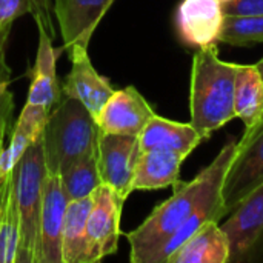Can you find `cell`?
Listing matches in <instances>:
<instances>
[{"mask_svg":"<svg viewBox=\"0 0 263 263\" xmlns=\"http://www.w3.org/2000/svg\"><path fill=\"white\" fill-rule=\"evenodd\" d=\"M236 151L237 140L228 142L203 171L190 182L179 180L173 196L157 205L136 230L126 234L131 262L149 263L153 254L206 199L222 193L223 179Z\"/></svg>","mask_w":263,"mask_h":263,"instance_id":"6da1fadb","label":"cell"},{"mask_svg":"<svg viewBox=\"0 0 263 263\" xmlns=\"http://www.w3.org/2000/svg\"><path fill=\"white\" fill-rule=\"evenodd\" d=\"M237 63L219 57L217 43L199 48L193 57L190 79L191 125L203 140L228 122L234 114V79Z\"/></svg>","mask_w":263,"mask_h":263,"instance_id":"7a4b0ae2","label":"cell"},{"mask_svg":"<svg viewBox=\"0 0 263 263\" xmlns=\"http://www.w3.org/2000/svg\"><path fill=\"white\" fill-rule=\"evenodd\" d=\"M42 139L46 173L60 176L72 163L97 154L99 126L79 100L62 96L49 112Z\"/></svg>","mask_w":263,"mask_h":263,"instance_id":"3957f363","label":"cell"},{"mask_svg":"<svg viewBox=\"0 0 263 263\" xmlns=\"http://www.w3.org/2000/svg\"><path fill=\"white\" fill-rule=\"evenodd\" d=\"M46 176L43 139L34 142L14 166V194L18 213V243L14 263H37L39 220Z\"/></svg>","mask_w":263,"mask_h":263,"instance_id":"277c9868","label":"cell"},{"mask_svg":"<svg viewBox=\"0 0 263 263\" xmlns=\"http://www.w3.org/2000/svg\"><path fill=\"white\" fill-rule=\"evenodd\" d=\"M263 183V122L245 129L222 185V200L230 214L251 191Z\"/></svg>","mask_w":263,"mask_h":263,"instance_id":"5b68a950","label":"cell"},{"mask_svg":"<svg viewBox=\"0 0 263 263\" xmlns=\"http://www.w3.org/2000/svg\"><path fill=\"white\" fill-rule=\"evenodd\" d=\"M123 203L125 199L103 183L92 193V206L86 220L83 263L99 262L117 253Z\"/></svg>","mask_w":263,"mask_h":263,"instance_id":"8992f818","label":"cell"},{"mask_svg":"<svg viewBox=\"0 0 263 263\" xmlns=\"http://www.w3.org/2000/svg\"><path fill=\"white\" fill-rule=\"evenodd\" d=\"M140 153L139 136L99 131L97 168L100 180L125 200L133 193V179Z\"/></svg>","mask_w":263,"mask_h":263,"instance_id":"52a82bcc","label":"cell"},{"mask_svg":"<svg viewBox=\"0 0 263 263\" xmlns=\"http://www.w3.org/2000/svg\"><path fill=\"white\" fill-rule=\"evenodd\" d=\"M66 52L71 69L62 85V96L79 100L96 119L116 89L109 80L100 76L92 66L86 46L76 45Z\"/></svg>","mask_w":263,"mask_h":263,"instance_id":"ba28073f","label":"cell"},{"mask_svg":"<svg viewBox=\"0 0 263 263\" xmlns=\"http://www.w3.org/2000/svg\"><path fill=\"white\" fill-rule=\"evenodd\" d=\"M153 106L134 86L116 89L100 112L96 123L100 133L139 136L154 116Z\"/></svg>","mask_w":263,"mask_h":263,"instance_id":"9c48e42d","label":"cell"},{"mask_svg":"<svg viewBox=\"0 0 263 263\" xmlns=\"http://www.w3.org/2000/svg\"><path fill=\"white\" fill-rule=\"evenodd\" d=\"M68 199L59 176L46 173L42 190L37 263H62V228Z\"/></svg>","mask_w":263,"mask_h":263,"instance_id":"30bf717a","label":"cell"},{"mask_svg":"<svg viewBox=\"0 0 263 263\" xmlns=\"http://www.w3.org/2000/svg\"><path fill=\"white\" fill-rule=\"evenodd\" d=\"M225 20L220 0H182L176 9V28L180 40L194 48L219 42Z\"/></svg>","mask_w":263,"mask_h":263,"instance_id":"8fae6325","label":"cell"},{"mask_svg":"<svg viewBox=\"0 0 263 263\" xmlns=\"http://www.w3.org/2000/svg\"><path fill=\"white\" fill-rule=\"evenodd\" d=\"M112 3L114 0H52L63 51L76 45L88 48L96 28Z\"/></svg>","mask_w":263,"mask_h":263,"instance_id":"7c38bea8","label":"cell"},{"mask_svg":"<svg viewBox=\"0 0 263 263\" xmlns=\"http://www.w3.org/2000/svg\"><path fill=\"white\" fill-rule=\"evenodd\" d=\"M220 227L230 240V262H240L263 239V183L230 213Z\"/></svg>","mask_w":263,"mask_h":263,"instance_id":"4fadbf2b","label":"cell"},{"mask_svg":"<svg viewBox=\"0 0 263 263\" xmlns=\"http://www.w3.org/2000/svg\"><path fill=\"white\" fill-rule=\"evenodd\" d=\"M39 28V48L31 74V86L26 103L39 105L52 111L62 99V88L57 79V51L52 46V37L43 26Z\"/></svg>","mask_w":263,"mask_h":263,"instance_id":"5bb4252c","label":"cell"},{"mask_svg":"<svg viewBox=\"0 0 263 263\" xmlns=\"http://www.w3.org/2000/svg\"><path fill=\"white\" fill-rule=\"evenodd\" d=\"M202 136L191 123H180L154 114L139 134L142 151L166 149L188 157L200 143Z\"/></svg>","mask_w":263,"mask_h":263,"instance_id":"9a60e30c","label":"cell"},{"mask_svg":"<svg viewBox=\"0 0 263 263\" xmlns=\"http://www.w3.org/2000/svg\"><path fill=\"white\" fill-rule=\"evenodd\" d=\"M230 240L217 220L206 222L185 243H182L166 263H230Z\"/></svg>","mask_w":263,"mask_h":263,"instance_id":"2e32d148","label":"cell"},{"mask_svg":"<svg viewBox=\"0 0 263 263\" xmlns=\"http://www.w3.org/2000/svg\"><path fill=\"white\" fill-rule=\"evenodd\" d=\"M186 157L166 149L142 151L136 165L133 191H156L174 186L180 179V168Z\"/></svg>","mask_w":263,"mask_h":263,"instance_id":"e0dca14e","label":"cell"},{"mask_svg":"<svg viewBox=\"0 0 263 263\" xmlns=\"http://www.w3.org/2000/svg\"><path fill=\"white\" fill-rule=\"evenodd\" d=\"M49 112L51 111L43 106L25 103L17 122L12 126L9 146L3 151L0 162L2 173L11 171L20 160L23 153L42 137Z\"/></svg>","mask_w":263,"mask_h":263,"instance_id":"ac0fdd59","label":"cell"},{"mask_svg":"<svg viewBox=\"0 0 263 263\" xmlns=\"http://www.w3.org/2000/svg\"><path fill=\"white\" fill-rule=\"evenodd\" d=\"M234 114L253 128L263 114V77L257 65H237L234 79Z\"/></svg>","mask_w":263,"mask_h":263,"instance_id":"d6986e66","label":"cell"},{"mask_svg":"<svg viewBox=\"0 0 263 263\" xmlns=\"http://www.w3.org/2000/svg\"><path fill=\"white\" fill-rule=\"evenodd\" d=\"M92 206V194L69 200L62 228V263H83L86 247V220Z\"/></svg>","mask_w":263,"mask_h":263,"instance_id":"ffe728a7","label":"cell"},{"mask_svg":"<svg viewBox=\"0 0 263 263\" xmlns=\"http://www.w3.org/2000/svg\"><path fill=\"white\" fill-rule=\"evenodd\" d=\"M227 216V210L223 206L222 193L206 199L171 236L170 239L153 254L149 263H166V259L182 245L185 243L199 228H202L210 220H217Z\"/></svg>","mask_w":263,"mask_h":263,"instance_id":"44dd1931","label":"cell"},{"mask_svg":"<svg viewBox=\"0 0 263 263\" xmlns=\"http://www.w3.org/2000/svg\"><path fill=\"white\" fill-rule=\"evenodd\" d=\"M0 210V263H14L18 243V213L14 194V168L2 176Z\"/></svg>","mask_w":263,"mask_h":263,"instance_id":"7402d4cb","label":"cell"},{"mask_svg":"<svg viewBox=\"0 0 263 263\" xmlns=\"http://www.w3.org/2000/svg\"><path fill=\"white\" fill-rule=\"evenodd\" d=\"M59 179L68 202L91 196L99 185H102L97 168V154L72 163L59 176Z\"/></svg>","mask_w":263,"mask_h":263,"instance_id":"603a6c76","label":"cell"},{"mask_svg":"<svg viewBox=\"0 0 263 263\" xmlns=\"http://www.w3.org/2000/svg\"><path fill=\"white\" fill-rule=\"evenodd\" d=\"M219 42L234 46L263 43V15H225Z\"/></svg>","mask_w":263,"mask_h":263,"instance_id":"cb8c5ba5","label":"cell"},{"mask_svg":"<svg viewBox=\"0 0 263 263\" xmlns=\"http://www.w3.org/2000/svg\"><path fill=\"white\" fill-rule=\"evenodd\" d=\"M35 0H0V29L12 25L23 14H34Z\"/></svg>","mask_w":263,"mask_h":263,"instance_id":"d4e9b609","label":"cell"},{"mask_svg":"<svg viewBox=\"0 0 263 263\" xmlns=\"http://www.w3.org/2000/svg\"><path fill=\"white\" fill-rule=\"evenodd\" d=\"M11 77L0 79V131L8 129L11 123V114L14 109V99L9 91Z\"/></svg>","mask_w":263,"mask_h":263,"instance_id":"484cf974","label":"cell"},{"mask_svg":"<svg viewBox=\"0 0 263 263\" xmlns=\"http://www.w3.org/2000/svg\"><path fill=\"white\" fill-rule=\"evenodd\" d=\"M225 15H263V0H233L223 5Z\"/></svg>","mask_w":263,"mask_h":263,"instance_id":"4316f807","label":"cell"},{"mask_svg":"<svg viewBox=\"0 0 263 263\" xmlns=\"http://www.w3.org/2000/svg\"><path fill=\"white\" fill-rule=\"evenodd\" d=\"M52 5L49 0H35V11L32 14L37 26H43L51 37H54V25H52V17H51Z\"/></svg>","mask_w":263,"mask_h":263,"instance_id":"83f0119b","label":"cell"},{"mask_svg":"<svg viewBox=\"0 0 263 263\" xmlns=\"http://www.w3.org/2000/svg\"><path fill=\"white\" fill-rule=\"evenodd\" d=\"M9 32H11V26L0 29V79L11 77V69L8 68L6 59H5V48H6V42L9 39Z\"/></svg>","mask_w":263,"mask_h":263,"instance_id":"f1b7e54d","label":"cell"},{"mask_svg":"<svg viewBox=\"0 0 263 263\" xmlns=\"http://www.w3.org/2000/svg\"><path fill=\"white\" fill-rule=\"evenodd\" d=\"M5 136H6V129H2V131H0V162H2V156H3V151H5V148H3ZM3 174H5V173H2V168H0V179H2V176H3Z\"/></svg>","mask_w":263,"mask_h":263,"instance_id":"f546056e","label":"cell"},{"mask_svg":"<svg viewBox=\"0 0 263 263\" xmlns=\"http://www.w3.org/2000/svg\"><path fill=\"white\" fill-rule=\"evenodd\" d=\"M256 65H257V68L260 69V72H262V77H263V57L259 60V62H257V63H256Z\"/></svg>","mask_w":263,"mask_h":263,"instance_id":"4dcf8cb0","label":"cell"},{"mask_svg":"<svg viewBox=\"0 0 263 263\" xmlns=\"http://www.w3.org/2000/svg\"><path fill=\"white\" fill-rule=\"evenodd\" d=\"M2 199H3V188H2V179H0V210H2Z\"/></svg>","mask_w":263,"mask_h":263,"instance_id":"1f68e13d","label":"cell"},{"mask_svg":"<svg viewBox=\"0 0 263 263\" xmlns=\"http://www.w3.org/2000/svg\"><path fill=\"white\" fill-rule=\"evenodd\" d=\"M230 2H233V0H220V3H222V5H225V3H230Z\"/></svg>","mask_w":263,"mask_h":263,"instance_id":"d6a6232c","label":"cell"},{"mask_svg":"<svg viewBox=\"0 0 263 263\" xmlns=\"http://www.w3.org/2000/svg\"><path fill=\"white\" fill-rule=\"evenodd\" d=\"M262 122H263V114H262V117H260V120H259V122H257L256 125H259V123H262ZM256 125H254V126H256ZM250 129H251V128H250Z\"/></svg>","mask_w":263,"mask_h":263,"instance_id":"836d02e7","label":"cell"}]
</instances>
